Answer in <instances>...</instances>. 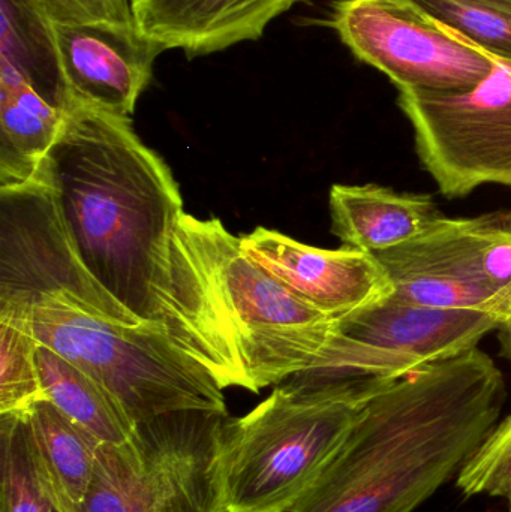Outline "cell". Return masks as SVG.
Instances as JSON below:
<instances>
[{
	"label": "cell",
	"mask_w": 511,
	"mask_h": 512,
	"mask_svg": "<svg viewBox=\"0 0 511 512\" xmlns=\"http://www.w3.org/2000/svg\"><path fill=\"white\" fill-rule=\"evenodd\" d=\"M506 382L479 348L383 382L287 512H414L497 429Z\"/></svg>",
	"instance_id": "6da1fadb"
},
{
	"label": "cell",
	"mask_w": 511,
	"mask_h": 512,
	"mask_svg": "<svg viewBox=\"0 0 511 512\" xmlns=\"http://www.w3.org/2000/svg\"><path fill=\"white\" fill-rule=\"evenodd\" d=\"M45 180L72 248L96 285L146 324H162L170 246L183 200L167 162L116 116L69 96Z\"/></svg>",
	"instance_id": "7a4b0ae2"
},
{
	"label": "cell",
	"mask_w": 511,
	"mask_h": 512,
	"mask_svg": "<svg viewBox=\"0 0 511 512\" xmlns=\"http://www.w3.org/2000/svg\"><path fill=\"white\" fill-rule=\"evenodd\" d=\"M162 325L221 390L260 393L326 373L338 319L276 282L219 219L183 213L170 246Z\"/></svg>",
	"instance_id": "3957f363"
},
{
	"label": "cell",
	"mask_w": 511,
	"mask_h": 512,
	"mask_svg": "<svg viewBox=\"0 0 511 512\" xmlns=\"http://www.w3.org/2000/svg\"><path fill=\"white\" fill-rule=\"evenodd\" d=\"M383 382L302 373L243 417L225 418L218 453L224 512L290 510Z\"/></svg>",
	"instance_id": "277c9868"
},
{
	"label": "cell",
	"mask_w": 511,
	"mask_h": 512,
	"mask_svg": "<svg viewBox=\"0 0 511 512\" xmlns=\"http://www.w3.org/2000/svg\"><path fill=\"white\" fill-rule=\"evenodd\" d=\"M0 306L26 310L38 342L95 379L135 424L191 409L227 414L219 385L162 324H123L62 295Z\"/></svg>",
	"instance_id": "5b68a950"
},
{
	"label": "cell",
	"mask_w": 511,
	"mask_h": 512,
	"mask_svg": "<svg viewBox=\"0 0 511 512\" xmlns=\"http://www.w3.org/2000/svg\"><path fill=\"white\" fill-rule=\"evenodd\" d=\"M228 414L177 411L101 444L80 512H224L218 453Z\"/></svg>",
	"instance_id": "8992f818"
},
{
	"label": "cell",
	"mask_w": 511,
	"mask_h": 512,
	"mask_svg": "<svg viewBox=\"0 0 511 512\" xmlns=\"http://www.w3.org/2000/svg\"><path fill=\"white\" fill-rule=\"evenodd\" d=\"M486 54L491 74L474 89L399 92L420 162L447 198L491 183L511 186V59Z\"/></svg>",
	"instance_id": "52a82bcc"
},
{
	"label": "cell",
	"mask_w": 511,
	"mask_h": 512,
	"mask_svg": "<svg viewBox=\"0 0 511 512\" xmlns=\"http://www.w3.org/2000/svg\"><path fill=\"white\" fill-rule=\"evenodd\" d=\"M375 256L402 300L511 319V210L441 216L416 239Z\"/></svg>",
	"instance_id": "ba28073f"
},
{
	"label": "cell",
	"mask_w": 511,
	"mask_h": 512,
	"mask_svg": "<svg viewBox=\"0 0 511 512\" xmlns=\"http://www.w3.org/2000/svg\"><path fill=\"white\" fill-rule=\"evenodd\" d=\"M330 26L399 92H467L492 71L485 50L410 0H338Z\"/></svg>",
	"instance_id": "9c48e42d"
},
{
	"label": "cell",
	"mask_w": 511,
	"mask_h": 512,
	"mask_svg": "<svg viewBox=\"0 0 511 512\" xmlns=\"http://www.w3.org/2000/svg\"><path fill=\"white\" fill-rule=\"evenodd\" d=\"M504 322L474 309H444L395 294L336 321L333 375L389 381L473 351Z\"/></svg>",
	"instance_id": "30bf717a"
},
{
	"label": "cell",
	"mask_w": 511,
	"mask_h": 512,
	"mask_svg": "<svg viewBox=\"0 0 511 512\" xmlns=\"http://www.w3.org/2000/svg\"><path fill=\"white\" fill-rule=\"evenodd\" d=\"M63 295L128 325H143L108 297L81 264L44 179L0 189V303Z\"/></svg>",
	"instance_id": "8fae6325"
},
{
	"label": "cell",
	"mask_w": 511,
	"mask_h": 512,
	"mask_svg": "<svg viewBox=\"0 0 511 512\" xmlns=\"http://www.w3.org/2000/svg\"><path fill=\"white\" fill-rule=\"evenodd\" d=\"M240 249L276 282L335 319L393 294L377 256L357 249H318L263 227L240 237Z\"/></svg>",
	"instance_id": "7c38bea8"
},
{
	"label": "cell",
	"mask_w": 511,
	"mask_h": 512,
	"mask_svg": "<svg viewBox=\"0 0 511 512\" xmlns=\"http://www.w3.org/2000/svg\"><path fill=\"white\" fill-rule=\"evenodd\" d=\"M50 33L66 93L89 107L131 117L164 45L138 26H50Z\"/></svg>",
	"instance_id": "4fadbf2b"
},
{
	"label": "cell",
	"mask_w": 511,
	"mask_h": 512,
	"mask_svg": "<svg viewBox=\"0 0 511 512\" xmlns=\"http://www.w3.org/2000/svg\"><path fill=\"white\" fill-rule=\"evenodd\" d=\"M299 0H134L147 38L189 57L218 53L263 36L270 21Z\"/></svg>",
	"instance_id": "5bb4252c"
},
{
	"label": "cell",
	"mask_w": 511,
	"mask_h": 512,
	"mask_svg": "<svg viewBox=\"0 0 511 512\" xmlns=\"http://www.w3.org/2000/svg\"><path fill=\"white\" fill-rule=\"evenodd\" d=\"M329 206L332 233L345 248L371 255L405 245L443 216L429 195L374 183L333 185Z\"/></svg>",
	"instance_id": "9a60e30c"
},
{
	"label": "cell",
	"mask_w": 511,
	"mask_h": 512,
	"mask_svg": "<svg viewBox=\"0 0 511 512\" xmlns=\"http://www.w3.org/2000/svg\"><path fill=\"white\" fill-rule=\"evenodd\" d=\"M68 101L42 92L0 59V189L38 179L65 125Z\"/></svg>",
	"instance_id": "2e32d148"
},
{
	"label": "cell",
	"mask_w": 511,
	"mask_h": 512,
	"mask_svg": "<svg viewBox=\"0 0 511 512\" xmlns=\"http://www.w3.org/2000/svg\"><path fill=\"white\" fill-rule=\"evenodd\" d=\"M36 468L60 512H80L98 463L101 442L50 400L21 415Z\"/></svg>",
	"instance_id": "e0dca14e"
},
{
	"label": "cell",
	"mask_w": 511,
	"mask_h": 512,
	"mask_svg": "<svg viewBox=\"0 0 511 512\" xmlns=\"http://www.w3.org/2000/svg\"><path fill=\"white\" fill-rule=\"evenodd\" d=\"M45 397L101 444H123L137 424L95 379L47 346H38Z\"/></svg>",
	"instance_id": "ac0fdd59"
},
{
	"label": "cell",
	"mask_w": 511,
	"mask_h": 512,
	"mask_svg": "<svg viewBox=\"0 0 511 512\" xmlns=\"http://www.w3.org/2000/svg\"><path fill=\"white\" fill-rule=\"evenodd\" d=\"M42 92L68 101L50 26L23 0H2V54Z\"/></svg>",
	"instance_id": "d6986e66"
},
{
	"label": "cell",
	"mask_w": 511,
	"mask_h": 512,
	"mask_svg": "<svg viewBox=\"0 0 511 512\" xmlns=\"http://www.w3.org/2000/svg\"><path fill=\"white\" fill-rule=\"evenodd\" d=\"M38 346L26 310L0 306V415H23L47 400Z\"/></svg>",
	"instance_id": "ffe728a7"
},
{
	"label": "cell",
	"mask_w": 511,
	"mask_h": 512,
	"mask_svg": "<svg viewBox=\"0 0 511 512\" xmlns=\"http://www.w3.org/2000/svg\"><path fill=\"white\" fill-rule=\"evenodd\" d=\"M0 512H60L42 483L21 415H0Z\"/></svg>",
	"instance_id": "44dd1931"
},
{
	"label": "cell",
	"mask_w": 511,
	"mask_h": 512,
	"mask_svg": "<svg viewBox=\"0 0 511 512\" xmlns=\"http://www.w3.org/2000/svg\"><path fill=\"white\" fill-rule=\"evenodd\" d=\"M489 53L511 59V0H410Z\"/></svg>",
	"instance_id": "7402d4cb"
},
{
	"label": "cell",
	"mask_w": 511,
	"mask_h": 512,
	"mask_svg": "<svg viewBox=\"0 0 511 512\" xmlns=\"http://www.w3.org/2000/svg\"><path fill=\"white\" fill-rule=\"evenodd\" d=\"M458 487L467 496L511 498V415L483 442L458 474Z\"/></svg>",
	"instance_id": "603a6c76"
},
{
	"label": "cell",
	"mask_w": 511,
	"mask_h": 512,
	"mask_svg": "<svg viewBox=\"0 0 511 512\" xmlns=\"http://www.w3.org/2000/svg\"><path fill=\"white\" fill-rule=\"evenodd\" d=\"M50 26L137 27L134 0H23Z\"/></svg>",
	"instance_id": "cb8c5ba5"
},
{
	"label": "cell",
	"mask_w": 511,
	"mask_h": 512,
	"mask_svg": "<svg viewBox=\"0 0 511 512\" xmlns=\"http://www.w3.org/2000/svg\"><path fill=\"white\" fill-rule=\"evenodd\" d=\"M498 331H500L501 351H503L504 357H506L511 364V319Z\"/></svg>",
	"instance_id": "d4e9b609"
},
{
	"label": "cell",
	"mask_w": 511,
	"mask_h": 512,
	"mask_svg": "<svg viewBox=\"0 0 511 512\" xmlns=\"http://www.w3.org/2000/svg\"><path fill=\"white\" fill-rule=\"evenodd\" d=\"M509 502H510V512H511V498L509 499Z\"/></svg>",
	"instance_id": "484cf974"
}]
</instances>
